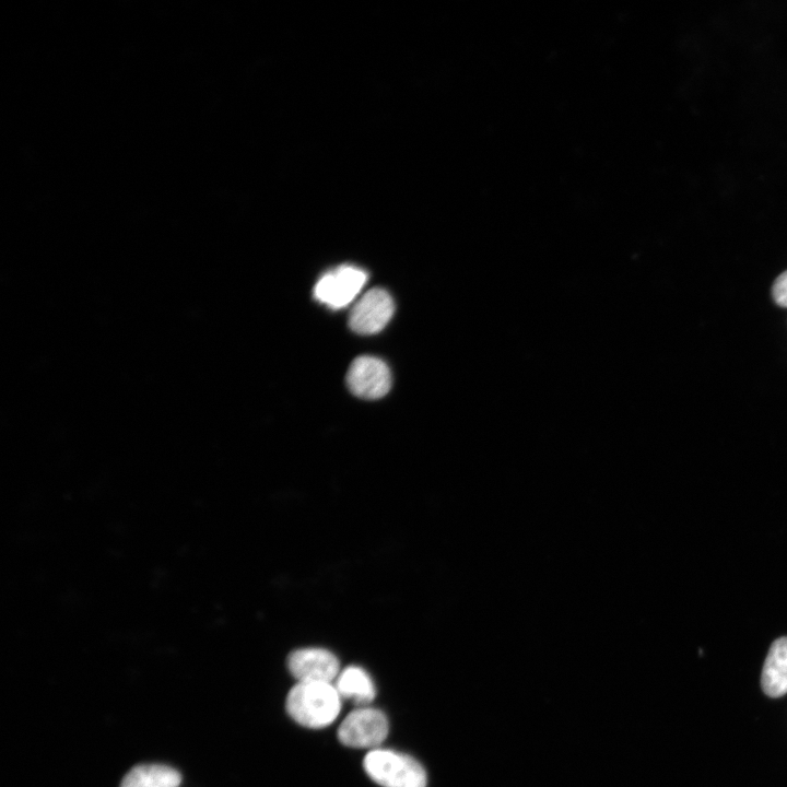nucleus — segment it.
Here are the masks:
<instances>
[{
  "label": "nucleus",
  "instance_id": "obj_1",
  "mask_svg": "<svg viewBox=\"0 0 787 787\" xmlns=\"http://www.w3.org/2000/svg\"><path fill=\"white\" fill-rule=\"evenodd\" d=\"M341 698L332 683L297 682L287 694L285 708L297 724L308 728H324L337 719Z\"/></svg>",
  "mask_w": 787,
  "mask_h": 787
},
{
  "label": "nucleus",
  "instance_id": "obj_11",
  "mask_svg": "<svg viewBox=\"0 0 787 787\" xmlns=\"http://www.w3.org/2000/svg\"><path fill=\"white\" fill-rule=\"evenodd\" d=\"M772 294L778 305L787 307V270L775 280Z\"/></svg>",
  "mask_w": 787,
  "mask_h": 787
},
{
  "label": "nucleus",
  "instance_id": "obj_5",
  "mask_svg": "<svg viewBox=\"0 0 787 787\" xmlns=\"http://www.w3.org/2000/svg\"><path fill=\"white\" fill-rule=\"evenodd\" d=\"M346 385L356 397L378 399L389 391L391 374L383 360L362 355L351 363L346 373Z\"/></svg>",
  "mask_w": 787,
  "mask_h": 787
},
{
  "label": "nucleus",
  "instance_id": "obj_7",
  "mask_svg": "<svg viewBox=\"0 0 787 787\" xmlns=\"http://www.w3.org/2000/svg\"><path fill=\"white\" fill-rule=\"evenodd\" d=\"M287 668L298 682L331 683L340 673V662L329 650L317 647L301 648L287 658Z\"/></svg>",
  "mask_w": 787,
  "mask_h": 787
},
{
  "label": "nucleus",
  "instance_id": "obj_3",
  "mask_svg": "<svg viewBox=\"0 0 787 787\" xmlns=\"http://www.w3.org/2000/svg\"><path fill=\"white\" fill-rule=\"evenodd\" d=\"M389 731L386 715L373 707H359L342 720L338 728L339 741L355 749H377Z\"/></svg>",
  "mask_w": 787,
  "mask_h": 787
},
{
  "label": "nucleus",
  "instance_id": "obj_4",
  "mask_svg": "<svg viewBox=\"0 0 787 787\" xmlns=\"http://www.w3.org/2000/svg\"><path fill=\"white\" fill-rule=\"evenodd\" d=\"M367 274L353 266H340L325 273L316 283V299L332 307L340 308L350 304L360 293Z\"/></svg>",
  "mask_w": 787,
  "mask_h": 787
},
{
  "label": "nucleus",
  "instance_id": "obj_9",
  "mask_svg": "<svg viewBox=\"0 0 787 787\" xmlns=\"http://www.w3.org/2000/svg\"><path fill=\"white\" fill-rule=\"evenodd\" d=\"M180 773L167 765L144 764L131 768L122 778L120 787H178Z\"/></svg>",
  "mask_w": 787,
  "mask_h": 787
},
{
  "label": "nucleus",
  "instance_id": "obj_2",
  "mask_svg": "<svg viewBox=\"0 0 787 787\" xmlns=\"http://www.w3.org/2000/svg\"><path fill=\"white\" fill-rule=\"evenodd\" d=\"M366 774L381 787H426L424 767L412 756L389 749L371 750L363 760Z\"/></svg>",
  "mask_w": 787,
  "mask_h": 787
},
{
  "label": "nucleus",
  "instance_id": "obj_8",
  "mask_svg": "<svg viewBox=\"0 0 787 787\" xmlns=\"http://www.w3.org/2000/svg\"><path fill=\"white\" fill-rule=\"evenodd\" d=\"M761 684L764 693L779 697L787 693V637L773 642L764 661Z\"/></svg>",
  "mask_w": 787,
  "mask_h": 787
},
{
  "label": "nucleus",
  "instance_id": "obj_10",
  "mask_svg": "<svg viewBox=\"0 0 787 787\" xmlns=\"http://www.w3.org/2000/svg\"><path fill=\"white\" fill-rule=\"evenodd\" d=\"M334 686L342 698L352 700L359 705L368 704L376 696L373 680L365 670L356 666L342 670Z\"/></svg>",
  "mask_w": 787,
  "mask_h": 787
},
{
  "label": "nucleus",
  "instance_id": "obj_6",
  "mask_svg": "<svg viewBox=\"0 0 787 787\" xmlns=\"http://www.w3.org/2000/svg\"><path fill=\"white\" fill-rule=\"evenodd\" d=\"M395 312L391 295L381 287L367 291L353 306L349 316L350 328L360 334L377 333L385 328Z\"/></svg>",
  "mask_w": 787,
  "mask_h": 787
}]
</instances>
